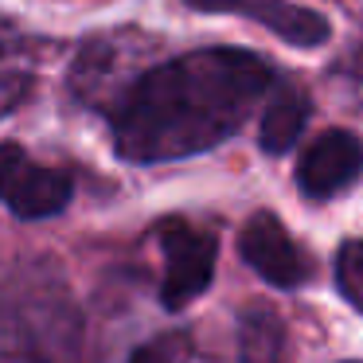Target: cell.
<instances>
[{"label": "cell", "mask_w": 363, "mask_h": 363, "mask_svg": "<svg viewBox=\"0 0 363 363\" xmlns=\"http://www.w3.org/2000/svg\"><path fill=\"white\" fill-rule=\"evenodd\" d=\"M269 82L274 71L238 48H203L157 63L110 113L118 157L164 164L215 149L246 125Z\"/></svg>", "instance_id": "1"}, {"label": "cell", "mask_w": 363, "mask_h": 363, "mask_svg": "<svg viewBox=\"0 0 363 363\" xmlns=\"http://www.w3.org/2000/svg\"><path fill=\"white\" fill-rule=\"evenodd\" d=\"M0 363H82V316L51 262H24L9 274Z\"/></svg>", "instance_id": "2"}, {"label": "cell", "mask_w": 363, "mask_h": 363, "mask_svg": "<svg viewBox=\"0 0 363 363\" xmlns=\"http://www.w3.org/2000/svg\"><path fill=\"white\" fill-rule=\"evenodd\" d=\"M149 51H152V40H145L133 28H118V32L86 40L82 51L74 55V67H71L74 98L110 118L121 106V98L152 71Z\"/></svg>", "instance_id": "3"}, {"label": "cell", "mask_w": 363, "mask_h": 363, "mask_svg": "<svg viewBox=\"0 0 363 363\" xmlns=\"http://www.w3.org/2000/svg\"><path fill=\"white\" fill-rule=\"evenodd\" d=\"M157 242L164 254V277H160V301L164 308H184L211 285L215 277V254L219 238L211 230L196 227L188 219H160L157 223Z\"/></svg>", "instance_id": "4"}, {"label": "cell", "mask_w": 363, "mask_h": 363, "mask_svg": "<svg viewBox=\"0 0 363 363\" xmlns=\"http://www.w3.org/2000/svg\"><path fill=\"white\" fill-rule=\"evenodd\" d=\"M4 203L20 219H48L59 215L74 196V180L63 168H43L20 152V145H4Z\"/></svg>", "instance_id": "5"}, {"label": "cell", "mask_w": 363, "mask_h": 363, "mask_svg": "<svg viewBox=\"0 0 363 363\" xmlns=\"http://www.w3.org/2000/svg\"><path fill=\"white\" fill-rule=\"evenodd\" d=\"M363 172V145L347 129H328L313 137L297 160V184L308 199H332L344 188H352Z\"/></svg>", "instance_id": "6"}, {"label": "cell", "mask_w": 363, "mask_h": 363, "mask_svg": "<svg viewBox=\"0 0 363 363\" xmlns=\"http://www.w3.org/2000/svg\"><path fill=\"white\" fill-rule=\"evenodd\" d=\"M188 9L199 12H227V16H246L274 32L277 40L293 43V48H320L328 43L332 28L320 12L301 9L293 0H184Z\"/></svg>", "instance_id": "7"}, {"label": "cell", "mask_w": 363, "mask_h": 363, "mask_svg": "<svg viewBox=\"0 0 363 363\" xmlns=\"http://www.w3.org/2000/svg\"><path fill=\"white\" fill-rule=\"evenodd\" d=\"M242 258L258 269V277H266L277 289H297L308 281V262L297 250V242L289 238V230L274 219L269 211H258L246 219L242 242H238Z\"/></svg>", "instance_id": "8"}, {"label": "cell", "mask_w": 363, "mask_h": 363, "mask_svg": "<svg viewBox=\"0 0 363 363\" xmlns=\"http://www.w3.org/2000/svg\"><path fill=\"white\" fill-rule=\"evenodd\" d=\"M305 118H308V102L293 86H281L274 98H269L266 113H262V121H258L262 152H269V157L289 152L293 145H297L301 129H305Z\"/></svg>", "instance_id": "9"}, {"label": "cell", "mask_w": 363, "mask_h": 363, "mask_svg": "<svg viewBox=\"0 0 363 363\" xmlns=\"http://www.w3.org/2000/svg\"><path fill=\"white\" fill-rule=\"evenodd\" d=\"M238 363H289V355H285V328L277 316H269V313L242 316Z\"/></svg>", "instance_id": "10"}, {"label": "cell", "mask_w": 363, "mask_h": 363, "mask_svg": "<svg viewBox=\"0 0 363 363\" xmlns=\"http://www.w3.org/2000/svg\"><path fill=\"white\" fill-rule=\"evenodd\" d=\"M336 285L347 301H352L355 313H363V238L340 246L336 254Z\"/></svg>", "instance_id": "11"}, {"label": "cell", "mask_w": 363, "mask_h": 363, "mask_svg": "<svg viewBox=\"0 0 363 363\" xmlns=\"http://www.w3.org/2000/svg\"><path fill=\"white\" fill-rule=\"evenodd\" d=\"M188 359H191V340L184 332H164V336H152L149 344L137 347L129 363H188Z\"/></svg>", "instance_id": "12"}]
</instances>
